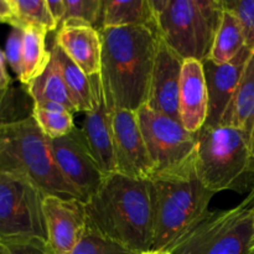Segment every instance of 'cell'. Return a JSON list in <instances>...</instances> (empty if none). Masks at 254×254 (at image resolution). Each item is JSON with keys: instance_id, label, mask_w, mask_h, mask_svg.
Masks as SVG:
<instances>
[{"instance_id": "2e32d148", "label": "cell", "mask_w": 254, "mask_h": 254, "mask_svg": "<svg viewBox=\"0 0 254 254\" xmlns=\"http://www.w3.org/2000/svg\"><path fill=\"white\" fill-rule=\"evenodd\" d=\"M179 114L184 128L197 133L208 116V91L202 62L185 60L183 64L179 96Z\"/></svg>"}, {"instance_id": "83f0119b", "label": "cell", "mask_w": 254, "mask_h": 254, "mask_svg": "<svg viewBox=\"0 0 254 254\" xmlns=\"http://www.w3.org/2000/svg\"><path fill=\"white\" fill-rule=\"evenodd\" d=\"M222 5L238 20L246 47L254 52V0H222Z\"/></svg>"}, {"instance_id": "6da1fadb", "label": "cell", "mask_w": 254, "mask_h": 254, "mask_svg": "<svg viewBox=\"0 0 254 254\" xmlns=\"http://www.w3.org/2000/svg\"><path fill=\"white\" fill-rule=\"evenodd\" d=\"M84 210L87 227L93 232L134 252L151 251L155 215L150 180L109 174L84 202Z\"/></svg>"}, {"instance_id": "4dcf8cb0", "label": "cell", "mask_w": 254, "mask_h": 254, "mask_svg": "<svg viewBox=\"0 0 254 254\" xmlns=\"http://www.w3.org/2000/svg\"><path fill=\"white\" fill-rule=\"evenodd\" d=\"M0 22L17 27V15L14 0H0Z\"/></svg>"}, {"instance_id": "d4e9b609", "label": "cell", "mask_w": 254, "mask_h": 254, "mask_svg": "<svg viewBox=\"0 0 254 254\" xmlns=\"http://www.w3.org/2000/svg\"><path fill=\"white\" fill-rule=\"evenodd\" d=\"M103 0H64V15L60 26L88 25L99 30Z\"/></svg>"}, {"instance_id": "3957f363", "label": "cell", "mask_w": 254, "mask_h": 254, "mask_svg": "<svg viewBox=\"0 0 254 254\" xmlns=\"http://www.w3.org/2000/svg\"><path fill=\"white\" fill-rule=\"evenodd\" d=\"M0 171L26 179L45 195L81 200L60 173L50 139L32 116L0 124Z\"/></svg>"}, {"instance_id": "4316f807", "label": "cell", "mask_w": 254, "mask_h": 254, "mask_svg": "<svg viewBox=\"0 0 254 254\" xmlns=\"http://www.w3.org/2000/svg\"><path fill=\"white\" fill-rule=\"evenodd\" d=\"M71 254H140L102 237L87 227L81 241Z\"/></svg>"}, {"instance_id": "d6986e66", "label": "cell", "mask_w": 254, "mask_h": 254, "mask_svg": "<svg viewBox=\"0 0 254 254\" xmlns=\"http://www.w3.org/2000/svg\"><path fill=\"white\" fill-rule=\"evenodd\" d=\"M126 26H149L156 30L149 0H103L99 29Z\"/></svg>"}, {"instance_id": "30bf717a", "label": "cell", "mask_w": 254, "mask_h": 254, "mask_svg": "<svg viewBox=\"0 0 254 254\" xmlns=\"http://www.w3.org/2000/svg\"><path fill=\"white\" fill-rule=\"evenodd\" d=\"M50 143L60 173L82 202H86L101 188L107 175L87 148L81 129L74 128L62 138L50 139Z\"/></svg>"}, {"instance_id": "f1b7e54d", "label": "cell", "mask_w": 254, "mask_h": 254, "mask_svg": "<svg viewBox=\"0 0 254 254\" xmlns=\"http://www.w3.org/2000/svg\"><path fill=\"white\" fill-rule=\"evenodd\" d=\"M27 94L29 93H26V96ZM26 108V99L21 91L17 89L11 93L0 91V124L20 121L30 117L31 114L27 113Z\"/></svg>"}, {"instance_id": "f546056e", "label": "cell", "mask_w": 254, "mask_h": 254, "mask_svg": "<svg viewBox=\"0 0 254 254\" xmlns=\"http://www.w3.org/2000/svg\"><path fill=\"white\" fill-rule=\"evenodd\" d=\"M22 40H24V30L20 27H11V31L6 37L4 50L5 61L12 69V72L16 74L17 78L21 73Z\"/></svg>"}, {"instance_id": "d6a6232c", "label": "cell", "mask_w": 254, "mask_h": 254, "mask_svg": "<svg viewBox=\"0 0 254 254\" xmlns=\"http://www.w3.org/2000/svg\"><path fill=\"white\" fill-rule=\"evenodd\" d=\"M46 1L50 12L60 27V24H61L64 15V0H46Z\"/></svg>"}, {"instance_id": "603a6c76", "label": "cell", "mask_w": 254, "mask_h": 254, "mask_svg": "<svg viewBox=\"0 0 254 254\" xmlns=\"http://www.w3.org/2000/svg\"><path fill=\"white\" fill-rule=\"evenodd\" d=\"M245 47V36L240 22L232 12L223 9L220 27L207 60L216 64H228L235 60Z\"/></svg>"}, {"instance_id": "9c48e42d", "label": "cell", "mask_w": 254, "mask_h": 254, "mask_svg": "<svg viewBox=\"0 0 254 254\" xmlns=\"http://www.w3.org/2000/svg\"><path fill=\"white\" fill-rule=\"evenodd\" d=\"M254 241V185L230 210L210 211L169 252L173 254H248Z\"/></svg>"}, {"instance_id": "8fae6325", "label": "cell", "mask_w": 254, "mask_h": 254, "mask_svg": "<svg viewBox=\"0 0 254 254\" xmlns=\"http://www.w3.org/2000/svg\"><path fill=\"white\" fill-rule=\"evenodd\" d=\"M116 173L136 180L153 179V165L141 134L136 112L112 111Z\"/></svg>"}, {"instance_id": "277c9868", "label": "cell", "mask_w": 254, "mask_h": 254, "mask_svg": "<svg viewBox=\"0 0 254 254\" xmlns=\"http://www.w3.org/2000/svg\"><path fill=\"white\" fill-rule=\"evenodd\" d=\"M195 174L211 192H243L254 185V159L247 134L233 126L197 131Z\"/></svg>"}, {"instance_id": "e0dca14e", "label": "cell", "mask_w": 254, "mask_h": 254, "mask_svg": "<svg viewBox=\"0 0 254 254\" xmlns=\"http://www.w3.org/2000/svg\"><path fill=\"white\" fill-rule=\"evenodd\" d=\"M55 42L87 76H98L102 59L98 29L88 25H64L57 30Z\"/></svg>"}, {"instance_id": "74e56055", "label": "cell", "mask_w": 254, "mask_h": 254, "mask_svg": "<svg viewBox=\"0 0 254 254\" xmlns=\"http://www.w3.org/2000/svg\"><path fill=\"white\" fill-rule=\"evenodd\" d=\"M4 252H5V246L0 245V254H4Z\"/></svg>"}, {"instance_id": "7402d4cb", "label": "cell", "mask_w": 254, "mask_h": 254, "mask_svg": "<svg viewBox=\"0 0 254 254\" xmlns=\"http://www.w3.org/2000/svg\"><path fill=\"white\" fill-rule=\"evenodd\" d=\"M50 50L56 56L60 69L62 72L64 82L77 104L78 112L91 111L94 103V92L91 77L87 76L64 51L56 42H52Z\"/></svg>"}, {"instance_id": "d590c367", "label": "cell", "mask_w": 254, "mask_h": 254, "mask_svg": "<svg viewBox=\"0 0 254 254\" xmlns=\"http://www.w3.org/2000/svg\"><path fill=\"white\" fill-rule=\"evenodd\" d=\"M4 254H16V253H15L14 251H11V250H10V248L5 247V252H4Z\"/></svg>"}, {"instance_id": "44dd1931", "label": "cell", "mask_w": 254, "mask_h": 254, "mask_svg": "<svg viewBox=\"0 0 254 254\" xmlns=\"http://www.w3.org/2000/svg\"><path fill=\"white\" fill-rule=\"evenodd\" d=\"M225 126H233L252 138L254 128V52L247 62Z\"/></svg>"}, {"instance_id": "5bb4252c", "label": "cell", "mask_w": 254, "mask_h": 254, "mask_svg": "<svg viewBox=\"0 0 254 254\" xmlns=\"http://www.w3.org/2000/svg\"><path fill=\"white\" fill-rule=\"evenodd\" d=\"M183 64L184 60L159 36L145 106L178 121H180L179 96Z\"/></svg>"}, {"instance_id": "4fadbf2b", "label": "cell", "mask_w": 254, "mask_h": 254, "mask_svg": "<svg viewBox=\"0 0 254 254\" xmlns=\"http://www.w3.org/2000/svg\"><path fill=\"white\" fill-rule=\"evenodd\" d=\"M252 54L250 49L245 47L228 64H216L210 60L202 62L208 91V116L203 127L225 126L243 72Z\"/></svg>"}, {"instance_id": "ba28073f", "label": "cell", "mask_w": 254, "mask_h": 254, "mask_svg": "<svg viewBox=\"0 0 254 254\" xmlns=\"http://www.w3.org/2000/svg\"><path fill=\"white\" fill-rule=\"evenodd\" d=\"M136 114L153 165L151 181L196 175L197 133H190L180 121L146 106L139 108Z\"/></svg>"}, {"instance_id": "836d02e7", "label": "cell", "mask_w": 254, "mask_h": 254, "mask_svg": "<svg viewBox=\"0 0 254 254\" xmlns=\"http://www.w3.org/2000/svg\"><path fill=\"white\" fill-rule=\"evenodd\" d=\"M141 254H173L169 251H148V252H144Z\"/></svg>"}, {"instance_id": "9a60e30c", "label": "cell", "mask_w": 254, "mask_h": 254, "mask_svg": "<svg viewBox=\"0 0 254 254\" xmlns=\"http://www.w3.org/2000/svg\"><path fill=\"white\" fill-rule=\"evenodd\" d=\"M94 92V103L91 111L86 112L81 133L92 156L106 175L116 173L112 111L107 107L98 76L91 77Z\"/></svg>"}, {"instance_id": "8d00e7d4", "label": "cell", "mask_w": 254, "mask_h": 254, "mask_svg": "<svg viewBox=\"0 0 254 254\" xmlns=\"http://www.w3.org/2000/svg\"><path fill=\"white\" fill-rule=\"evenodd\" d=\"M248 254H254V241H253L252 246H251V250H250V253H248Z\"/></svg>"}, {"instance_id": "8992f818", "label": "cell", "mask_w": 254, "mask_h": 254, "mask_svg": "<svg viewBox=\"0 0 254 254\" xmlns=\"http://www.w3.org/2000/svg\"><path fill=\"white\" fill-rule=\"evenodd\" d=\"M154 243L151 251H170L210 212L216 193L211 192L197 176L153 180Z\"/></svg>"}, {"instance_id": "cb8c5ba5", "label": "cell", "mask_w": 254, "mask_h": 254, "mask_svg": "<svg viewBox=\"0 0 254 254\" xmlns=\"http://www.w3.org/2000/svg\"><path fill=\"white\" fill-rule=\"evenodd\" d=\"M17 15V27L36 26L47 32L59 30L56 20L50 12L46 0H14Z\"/></svg>"}, {"instance_id": "ac0fdd59", "label": "cell", "mask_w": 254, "mask_h": 254, "mask_svg": "<svg viewBox=\"0 0 254 254\" xmlns=\"http://www.w3.org/2000/svg\"><path fill=\"white\" fill-rule=\"evenodd\" d=\"M51 51V50H50ZM34 104L57 103L69 113H77L78 108L64 82L56 56L51 51V59L46 69L30 86L25 87Z\"/></svg>"}, {"instance_id": "ffe728a7", "label": "cell", "mask_w": 254, "mask_h": 254, "mask_svg": "<svg viewBox=\"0 0 254 254\" xmlns=\"http://www.w3.org/2000/svg\"><path fill=\"white\" fill-rule=\"evenodd\" d=\"M22 40V64L19 79L25 87L30 86L46 69L51 59V51L46 47L49 32L41 27H24Z\"/></svg>"}, {"instance_id": "7a4b0ae2", "label": "cell", "mask_w": 254, "mask_h": 254, "mask_svg": "<svg viewBox=\"0 0 254 254\" xmlns=\"http://www.w3.org/2000/svg\"><path fill=\"white\" fill-rule=\"evenodd\" d=\"M99 35V79L107 107L136 112L148 101L158 31L149 26L107 27Z\"/></svg>"}, {"instance_id": "484cf974", "label": "cell", "mask_w": 254, "mask_h": 254, "mask_svg": "<svg viewBox=\"0 0 254 254\" xmlns=\"http://www.w3.org/2000/svg\"><path fill=\"white\" fill-rule=\"evenodd\" d=\"M31 116L49 139L62 138L76 128L73 123V114L68 111H47L32 106Z\"/></svg>"}, {"instance_id": "1f68e13d", "label": "cell", "mask_w": 254, "mask_h": 254, "mask_svg": "<svg viewBox=\"0 0 254 254\" xmlns=\"http://www.w3.org/2000/svg\"><path fill=\"white\" fill-rule=\"evenodd\" d=\"M0 91L6 92V93H11V92L17 91L12 86V79L6 69V61H5L4 52L1 50H0Z\"/></svg>"}, {"instance_id": "e575fe53", "label": "cell", "mask_w": 254, "mask_h": 254, "mask_svg": "<svg viewBox=\"0 0 254 254\" xmlns=\"http://www.w3.org/2000/svg\"><path fill=\"white\" fill-rule=\"evenodd\" d=\"M251 149H252V155H253V159H254V128H253L252 138H251Z\"/></svg>"}, {"instance_id": "5b68a950", "label": "cell", "mask_w": 254, "mask_h": 254, "mask_svg": "<svg viewBox=\"0 0 254 254\" xmlns=\"http://www.w3.org/2000/svg\"><path fill=\"white\" fill-rule=\"evenodd\" d=\"M158 35L181 59L210 56L223 15L222 0H149Z\"/></svg>"}, {"instance_id": "7c38bea8", "label": "cell", "mask_w": 254, "mask_h": 254, "mask_svg": "<svg viewBox=\"0 0 254 254\" xmlns=\"http://www.w3.org/2000/svg\"><path fill=\"white\" fill-rule=\"evenodd\" d=\"M44 215L50 254H71L87 230L84 202L46 195Z\"/></svg>"}, {"instance_id": "52a82bcc", "label": "cell", "mask_w": 254, "mask_h": 254, "mask_svg": "<svg viewBox=\"0 0 254 254\" xmlns=\"http://www.w3.org/2000/svg\"><path fill=\"white\" fill-rule=\"evenodd\" d=\"M45 196L26 179L0 171V245L49 252Z\"/></svg>"}]
</instances>
